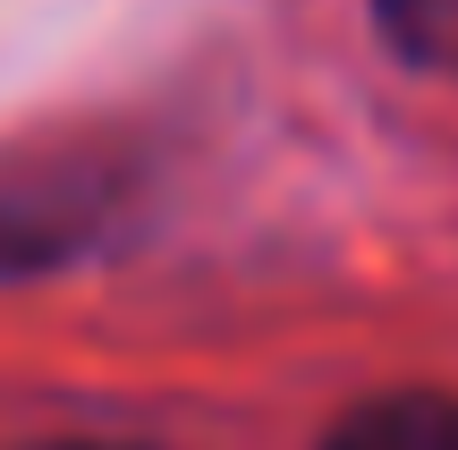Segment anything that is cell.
<instances>
[{"label":"cell","mask_w":458,"mask_h":450,"mask_svg":"<svg viewBox=\"0 0 458 450\" xmlns=\"http://www.w3.org/2000/svg\"><path fill=\"white\" fill-rule=\"evenodd\" d=\"M323 450H458V400L450 391H382L348 408L323 434Z\"/></svg>","instance_id":"2"},{"label":"cell","mask_w":458,"mask_h":450,"mask_svg":"<svg viewBox=\"0 0 458 450\" xmlns=\"http://www.w3.org/2000/svg\"><path fill=\"white\" fill-rule=\"evenodd\" d=\"M374 26L416 77H458V0H374Z\"/></svg>","instance_id":"3"},{"label":"cell","mask_w":458,"mask_h":450,"mask_svg":"<svg viewBox=\"0 0 458 450\" xmlns=\"http://www.w3.org/2000/svg\"><path fill=\"white\" fill-rule=\"evenodd\" d=\"M43 450H145V442H43Z\"/></svg>","instance_id":"4"},{"label":"cell","mask_w":458,"mask_h":450,"mask_svg":"<svg viewBox=\"0 0 458 450\" xmlns=\"http://www.w3.org/2000/svg\"><path fill=\"white\" fill-rule=\"evenodd\" d=\"M102 204H111V179L94 162H77V153L0 170V272L68 264L102 230Z\"/></svg>","instance_id":"1"}]
</instances>
